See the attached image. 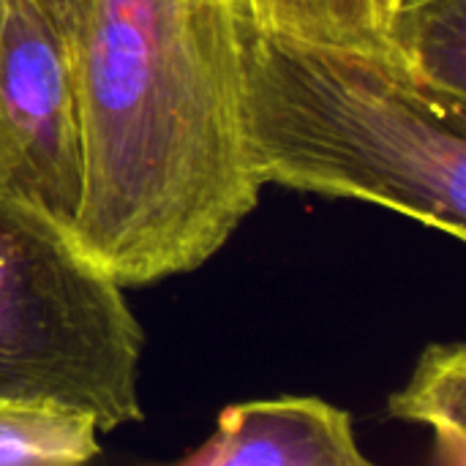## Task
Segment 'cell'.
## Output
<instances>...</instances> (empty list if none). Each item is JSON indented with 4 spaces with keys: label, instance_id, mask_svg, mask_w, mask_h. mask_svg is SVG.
Instances as JSON below:
<instances>
[{
    "label": "cell",
    "instance_id": "obj_2",
    "mask_svg": "<svg viewBox=\"0 0 466 466\" xmlns=\"http://www.w3.org/2000/svg\"><path fill=\"white\" fill-rule=\"evenodd\" d=\"M243 104L262 183L360 199L466 238V112L388 55L243 19Z\"/></svg>",
    "mask_w": 466,
    "mask_h": 466
},
{
    "label": "cell",
    "instance_id": "obj_5",
    "mask_svg": "<svg viewBox=\"0 0 466 466\" xmlns=\"http://www.w3.org/2000/svg\"><path fill=\"white\" fill-rule=\"evenodd\" d=\"M188 466H369L352 418L311 396L232 404Z\"/></svg>",
    "mask_w": 466,
    "mask_h": 466
},
{
    "label": "cell",
    "instance_id": "obj_11",
    "mask_svg": "<svg viewBox=\"0 0 466 466\" xmlns=\"http://www.w3.org/2000/svg\"><path fill=\"white\" fill-rule=\"evenodd\" d=\"M377 3V14H380V25H382V33H385V25L390 19V14L404 3V0H374Z\"/></svg>",
    "mask_w": 466,
    "mask_h": 466
},
{
    "label": "cell",
    "instance_id": "obj_4",
    "mask_svg": "<svg viewBox=\"0 0 466 466\" xmlns=\"http://www.w3.org/2000/svg\"><path fill=\"white\" fill-rule=\"evenodd\" d=\"M0 194L68 232L82 197L68 33L35 0H0Z\"/></svg>",
    "mask_w": 466,
    "mask_h": 466
},
{
    "label": "cell",
    "instance_id": "obj_8",
    "mask_svg": "<svg viewBox=\"0 0 466 466\" xmlns=\"http://www.w3.org/2000/svg\"><path fill=\"white\" fill-rule=\"evenodd\" d=\"M98 429L90 418L0 407V466H71L101 453Z\"/></svg>",
    "mask_w": 466,
    "mask_h": 466
},
{
    "label": "cell",
    "instance_id": "obj_1",
    "mask_svg": "<svg viewBox=\"0 0 466 466\" xmlns=\"http://www.w3.org/2000/svg\"><path fill=\"white\" fill-rule=\"evenodd\" d=\"M243 0H79V248L120 287L205 265L257 208Z\"/></svg>",
    "mask_w": 466,
    "mask_h": 466
},
{
    "label": "cell",
    "instance_id": "obj_7",
    "mask_svg": "<svg viewBox=\"0 0 466 466\" xmlns=\"http://www.w3.org/2000/svg\"><path fill=\"white\" fill-rule=\"evenodd\" d=\"M393 418L429 426L434 461L466 466V347L431 344L423 350L407 388L390 396Z\"/></svg>",
    "mask_w": 466,
    "mask_h": 466
},
{
    "label": "cell",
    "instance_id": "obj_9",
    "mask_svg": "<svg viewBox=\"0 0 466 466\" xmlns=\"http://www.w3.org/2000/svg\"><path fill=\"white\" fill-rule=\"evenodd\" d=\"M243 5L268 30L388 55L374 0H243Z\"/></svg>",
    "mask_w": 466,
    "mask_h": 466
},
{
    "label": "cell",
    "instance_id": "obj_10",
    "mask_svg": "<svg viewBox=\"0 0 466 466\" xmlns=\"http://www.w3.org/2000/svg\"><path fill=\"white\" fill-rule=\"evenodd\" d=\"M35 3H38V5H41V11H44L52 22H57L66 33L71 30L79 0H35Z\"/></svg>",
    "mask_w": 466,
    "mask_h": 466
},
{
    "label": "cell",
    "instance_id": "obj_6",
    "mask_svg": "<svg viewBox=\"0 0 466 466\" xmlns=\"http://www.w3.org/2000/svg\"><path fill=\"white\" fill-rule=\"evenodd\" d=\"M385 52L431 98L466 112V0H404L385 25Z\"/></svg>",
    "mask_w": 466,
    "mask_h": 466
},
{
    "label": "cell",
    "instance_id": "obj_3",
    "mask_svg": "<svg viewBox=\"0 0 466 466\" xmlns=\"http://www.w3.org/2000/svg\"><path fill=\"white\" fill-rule=\"evenodd\" d=\"M145 333L123 287L44 210L0 194V407L142 420Z\"/></svg>",
    "mask_w": 466,
    "mask_h": 466
}]
</instances>
